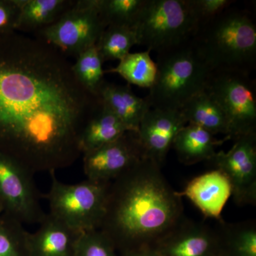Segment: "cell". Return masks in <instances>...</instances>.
<instances>
[{
    "instance_id": "cell-19",
    "label": "cell",
    "mask_w": 256,
    "mask_h": 256,
    "mask_svg": "<svg viewBox=\"0 0 256 256\" xmlns=\"http://www.w3.org/2000/svg\"><path fill=\"white\" fill-rule=\"evenodd\" d=\"M224 142L200 126L186 124L176 134L173 148L183 164L191 165L210 161L215 156L216 148Z\"/></svg>"
},
{
    "instance_id": "cell-20",
    "label": "cell",
    "mask_w": 256,
    "mask_h": 256,
    "mask_svg": "<svg viewBox=\"0 0 256 256\" xmlns=\"http://www.w3.org/2000/svg\"><path fill=\"white\" fill-rule=\"evenodd\" d=\"M180 112L188 124H195L212 134H228L226 116L213 96L206 90L198 92L182 108Z\"/></svg>"
},
{
    "instance_id": "cell-13",
    "label": "cell",
    "mask_w": 256,
    "mask_h": 256,
    "mask_svg": "<svg viewBox=\"0 0 256 256\" xmlns=\"http://www.w3.org/2000/svg\"><path fill=\"white\" fill-rule=\"evenodd\" d=\"M152 247L161 256H220L215 229L184 217Z\"/></svg>"
},
{
    "instance_id": "cell-6",
    "label": "cell",
    "mask_w": 256,
    "mask_h": 256,
    "mask_svg": "<svg viewBox=\"0 0 256 256\" xmlns=\"http://www.w3.org/2000/svg\"><path fill=\"white\" fill-rule=\"evenodd\" d=\"M133 28L138 44L158 54L190 41L196 31L186 0H146Z\"/></svg>"
},
{
    "instance_id": "cell-8",
    "label": "cell",
    "mask_w": 256,
    "mask_h": 256,
    "mask_svg": "<svg viewBox=\"0 0 256 256\" xmlns=\"http://www.w3.org/2000/svg\"><path fill=\"white\" fill-rule=\"evenodd\" d=\"M107 28L97 0H76L73 6L54 24L36 32V38L55 47L64 55L78 57L95 46Z\"/></svg>"
},
{
    "instance_id": "cell-30",
    "label": "cell",
    "mask_w": 256,
    "mask_h": 256,
    "mask_svg": "<svg viewBox=\"0 0 256 256\" xmlns=\"http://www.w3.org/2000/svg\"><path fill=\"white\" fill-rule=\"evenodd\" d=\"M119 256H161L152 246H144L127 250L120 254Z\"/></svg>"
},
{
    "instance_id": "cell-4",
    "label": "cell",
    "mask_w": 256,
    "mask_h": 256,
    "mask_svg": "<svg viewBox=\"0 0 256 256\" xmlns=\"http://www.w3.org/2000/svg\"><path fill=\"white\" fill-rule=\"evenodd\" d=\"M156 65V80L146 97L151 108L181 110L205 90L212 74L192 40L158 54Z\"/></svg>"
},
{
    "instance_id": "cell-3",
    "label": "cell",
    "mask_w": 256,
    "mask_h": 256,
    "mask_svg": "<svg viewBox=\"0 0 256 256\" xmlns=\"http://www.w3.org/2000/svg\"><path fill=\"white\" fill-rule=\"evenodd\" d=\"M192 41L212 72L256 68V24L246 10L229 6L197 28Z\"/></svg>"
},
{
    "instance_id": "cell-23",
    "label": "cell",
    "mask_w": 256,
    "mask_h": 256,
    "mask_svg": "<svg viewBox=\"0 0 256 256\" xmlns=\"http://www.w3.org/2000/svg\"><path fill=\"white\" fill-rule=\"evenodd\" d=\"M138 44L134 28L108 26L106 28L96 46L102 62L122 60L131 48Z\"/></svg>"
},
{
    "instance_id": "cell-27",
    "label": "cell",
    "mask_w": 256,
    "mask_h": 256,
    "mask_svg": "<svg viewBox=\"0 0 256 256\" xmlns=\"http://www.w3.org/2000/svg\"><path fill=\"white\" fill-rule=\"evenodd\" d=\"M73 256H119L112 242L99 229L82 232Z\"/></svg>"
},
{
    "instance_id": "cell-1",
    "label": "cell",
    "mask_w": 256,
    "mask_h": 256,
    "mask_svg": "<svg viewBox=\"0 0 256 256\" xmlns=\"http://www.w3.org/2000/svg\"><path fill=\"white\" fill-rule=\"evenodd\" d=\"M100 104L55 47L15 32L0 35V152L32 174L76 162L82 128Z\"/></svg>"
},
{
    "instance_id": "cell-10",
    "label": "cell",
    "mask_w": 256,
    "mask_h": 256,
    "mask_svg": "<svg viewBox=\"0 0 256 256\" xmlns=\"http://www.w3.org/2000/svg\"><path fill=\"white\" fill-rule=\"evenodd\" d=\"M232 149L220 151L210 160L228 178L234 200L239 205L256 203V133L234 140Z\"/></svg>"
},
{
    "instance_id": "cell-22",
    "label": "cell",
    "mask_w": 256,
    "mask_h": 256,
    "mask_svg": "<svg viewBox=\"0 0 256 256\" xmlns=\"http://www.w3.org/2000/svg\"><path fill=\"white\" fill-rule=\"evenodd\" d=\"M150 50L129 53L118 65L107 72L119 74L129 84L150 88L156 75V65L152 60Z\"/></svg>"
},
{
    "instance_id": "cell-9",
    "label": "cell",
    "mask_w": 256,
    "mask_h": 256,
    "mask_svg": "<svg viewBox=\"0 0 256 256\" xmlns=\"http://www.w3.org/2000/svg\"><path fill=\"white\" fill-rule=\"evenodd\" d=\"M32 174L0 152V204L4 214L22 224H40L46 216Z\"/></svg>"
},
{
    "instance_id": "cell-15",
    "label": "cell",
    "mask_w": 256,
    "mask_h": 256,
    "mask_svg": "<svg viewBox=\"0 0 256 256\" xmlns=\"http://www.w3.org/2000/svg\"><path fill=\"white\" fill-rule=\"evenodd\" d=\"M82 234L48 214L30 234L31 256H73Z\"/></svg>"
},
{
    "instance_id": "cell-28",
    "label": "cell",
    "mask_w": 256,
    "mask_h": 256,
    "mask_svg": "<svg viewBox=\"0 0 256 256\" xmlns=\"http://www.w3.org/2000/svg\"><path fill=\"white\" fill-rule=\"evenodd\" d=\"M233 2L230 0H186L196 30L218 16Z\"/></svg>"
},
{
    "instance_id": "cell-29",
    "label": "cell",
    "mask_w": 256,
    "mask_h": 256,
    "mask_svg": "<svg viewBox=\"0 0 256 256\" xmlns=\"http://www.w3.org/2000/svg\"><path fill=\"white\" fill-rule=\"evenodd\" d=\"M20 8L16 0H0V35L16 30Z\"/></svg>"
},
{
    "instance_id": "cell-31",
    "label": "cell",
    "mask_w": 256,
    "mask_h": 256,
    "mask_svg": "<svg viewBox=\"0 0 256 256\" xmlns=\"http://www.w3.org/2000/svg\"><path fill=\"white\" fill-rule=\"evenodd\" d=\"M4 212V210H3V207L2 206L1 204H0V217H1L2 214Z\"/></svg>"
},
{
    "instance_id": "cell-12",
    "label": "cell",
    "mask_w": 256,
    "mask_h": 256,
    "mask_svg": "<svg viewBox=\"0 0 256 256\" xmlns=\"http://www.w3.org/2000/svg\"><path fill=\"white\" fill-rule=\"evenodd\" d=\"M186 124L180 110L150 109L137 131L144 156L162 166L176 134Z\"/></svg>"
},
{
    "instance_id": "cell-25",
    "label": "cell",
    "mask_w": 256,
    "mask_h": 256,
    "mask_svg": "<svg viewBox=\"0 0 256 256\" xmlns=\"http://www.w3.org/2000/svg\"><path fill=\"white\" fill-rule=\"evenodd\" d=\"M30 233L10 216L0 217V256H31Z\"/></svg>"
},
{
    "instance_id": "cell-7",
    "label": "cell",
    "mask_w": 256,
    "mask_h": 256,
    "mask_svg": "<svg viewBox=\"0 0 256 256\" xmlns=\"http://www.w3.org/2000/svg\"><path fill=\"white\" fill-rule=\"evenodd\" d=\"M205 90L216 100L228 122L227 140L256 133V84L250 74L217 70L210 74Z\"/></svg>"
},
{
    "instance_id": "cell-5",
    "label": "cell",
    "mask_w": 256,
    "mask_h": 256,
    "mask_svg": "<svg viewBox=\"0 0 256 256\" xmlns=\"http://www.w3.org/2000/svg\"><path fill=\"white\" fill-rule=\"evenodd\" d=\"M50 172L52 183L45 195L50 214L80 232L100 228L105 214L110 182L88 180L82 182L65 184Z\"/></svg>"
},
{
    "instance_id": "cell-11",
    "label": "cell",
    "mask_w": 256,
    "mask_h": 256,
    "mask_svg": "<svg viewBox=\"0 0 256 256\" xmlns=\"http://www.w3.org/2000/svg\"><path fill=\"white\" fill-rule=\"evenodd\" d=\"M144 158L137 132L128 131L114 142L84 154V174L88 180L110 182Z\"/></svg>"
},
{
    "instance_id": "cell-24",
    "label": "cell",
    "mask_w": 256,
    "mask_h": 256,
    "mask_svg": "<svg viewBox=\"0 0 256 256\" xmlns=\"http://www.w3.org/2000/svg\"><path fill=\"white\" fill-rule=\"evenodd\" d=\"M73 64L74 75L79 82L90 94L99 96L101 88L105 84L102 62L96 46L88 48L76 57Z\"/></svg>"
},
{
    "instance_id": "cell-14",
    "label": "cell",
    "mask_w": 256,
    "mask_h": 256,
    "mask_svg": "<svg viewBox=\"0 0 256 256\" xmlns=\"http://www.w3.org/2000/svg\"><path fill=\"white\" fill-rule=\"evenodd\" d=\"M207 218L222 220V210L232 195L228 178L220 170L214 169L192 178L182 192Z\"/></svg>"
},
{
    "instance_id": "cell-17",
    "label": "cell",
    "mask_w": 256,
    "mask_h": 256,
    "mask_svg": "<svg viewBox=\"0 0 256 256\" xmlns=\"http://www.w3.org/2000/svg\"><path fill=\"white\" fill-rule=\"evenodd\" d=\"M130 131L101 101L100 106L82 128L79 146L82 154L114 142Z\"/></svg>"
},
{
    "instance_id": "cell-26",
    "label": "cell",
    "mask_w": 256,
    "mask_h": 256,
    "mask_svg": "<svg viewBox=\"0 0 256 256\" xmlns=\"http://www.w3.org/2000/svg\"><path fill=\"white\" fill-rule=\"evenodd\" d=\"M146 0H97L98 8L106 26L132 28Z\"/></svg>"
},
{
    "instance_id": "cell-2",
    "label": "cell",
    "mask_w": 256,
    "mask_h": 256,
    "mask_svg": "<svg viewBox=\"0 0 256 256\" xmlns=\"http://www.w3.org/2000/svg\"><path fill=\"white\" fill-rule=\"evenodd\" d=\"M161 168L144 158L109 184L99 230L120 254L153 246L184 218L182 197Z\"/></svg>"
},
{
    "instance_id": "cell-21",
    "label": "cell",
    "mask_w": 256,
    "mask_h": 256,
    "mask_svg": "<svg viewBox=\"0 0 256 256\" xmlns=\"http://www.w3.org/2000/svg\"><path fill=\"white\" fill-rule=\"evenodd\" d=\"M215 232L220 256H256L255 222L228 224L220 220Z\"/></svg>"
},
{
    "instance_id": "cell-18",
    "label": "cell",
    "mask_w": 256,
    "mask_h": 256,
    "mask_svg": "<svg viewBox=\"0 0 256 256\" xmlns=\"http://www.w3.org/2000/svg\"><path fill=\"white\" fill-rule=\"evenodd\" d=\"M16 2L20 8L16 30L36 34L56 22L72 8L76 0H16Z\"/></svg>"
},
{
    "instance_id": "cell-16",
    "label": "cell",
    "mask_w": 256,
    "mask_h": 256,
    "mask_svg": "<svg viewBox=\"0 0 256 256\" xmlns=\"http://www.w3.org/2000/svg\"><path fill=\"white\" fill-rule=\"evenodd\" d=\"M100 100L128 128L137 132L144 114L151 108L146 98L138 97L130 86L105 82L99 92Z\"/></svg>"
}]
</instances>
